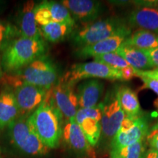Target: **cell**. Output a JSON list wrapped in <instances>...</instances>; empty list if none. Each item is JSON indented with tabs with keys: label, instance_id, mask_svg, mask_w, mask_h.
I'll return each mask as SVG.
<instances>
[{
	"label": "cell",
	"instance_id": "4",
	"mask_svg": "<svg viewBox=\"0 0 158 158\" xmlns=\"http://www.w3.org/2000/svg\"><path fill=\"white\" fill-rule=\"evenodd\" d=\"M4 78L14 89L21 84H30L51 89L58 80V71L54 62L42 56L17 72L7 73Z\"/></svg>",
	"mask_w": 158,
	"mask_h": 158
},
{
	"label": "cell",
	"instance_id": "5",
	"mask_svg": "<svg viewBox=\"0 0 158 158\" xmlns=\"http://www.w3.org/2000/svg\"><path fill=\"white\" fill-rule=\"evenodd\" d=\"M29 116H19L8 126L7 134L10 143L18 151L25 155L30 157L46 155L50 149L40 139Z\"/></svg>",
	"mask_w": 158,
	"mask_h": 158
},
{
	"label": "cell",
	"instance_id": "16",
	"mask_svg": "<svg viewBox=\"0 0 158 158\" xmlns=\"http://www.w3.org/2000/svg\"><path fill=\"white\" fill-rule=\"evenodd\" d=\"M130 27L144 29L158 35V10L142 7L133 10L127 21Z\"/></svg>",
	"mask_w": 158,
	"mask_h": 158
},
{
	"label": "cell",
	"instance_id": "11",
	"mask_svg": "<svg viewBox=\"0 0 158 158\" xmlns=\"http://www.w3.org/2000/svg\"><path fill=\"white\" fill-rule=\"evenodd\" d=\"M48 90L30 84H21L14 89L15 100L19 110V116L32 114L46 98Z\"/></svg>",
	"mask_w": 158,
	"mask_h": 158
},
{
	"label": "cell",
	"instance_id": "21",
	"mask_svg": "<svg viewBox=\"0 0 158 158\" xmlns=\"http://www.w3.org/2000/svg\"><path fill=\"white\" fill-rule=\"evenodd\" d=\"M118 101L127 116H140L141 106L137 94L131 89L122 86L116 89Z\"/></svg>",
	"mask_w": 158,
	"mask_h": 158
},
{
	"label": "cell",
	"instance_id": "12",
	"mask_svg": "<svg viewBox=\"0 0 158 158\" xmlns=\"http://www.w3.org/2000/svg\"><path fill=\"white\" fill-rule=\"evenodd\" d=\"M35 18L40 27L51 23L75 24V20L65 6L54 1H44L35 6Z\"/></svg>",
	"mask_w": 158,
	"mask_h": 158
},
{
	"label": "cell",
	"instance_id": "33",
	"mask_svg": "<svg viewBox=\"0 0 158 158\" xmlns=\"http://www.w3.org/2000/svg\"><path fill=\"white\" fill-rule=\"evenodd\" d=\"M2 77H3V70H2V64H1V59H0V79H2Z\"/></svg>",
	"mask_w": 158,
	"mask_h": 158
},
{
	"label": "cell",
	"instance_id": "29",
	"mask_svg": "<svg viewBox=\"0 0 158 158\" xmlns=\"http://www.w3.org/2000/svg\"><path fill=\"white\" fill-rule=\"evenodd\" d=\"M136 76L146 77V78H153L158 81V68H155L154 70H135Z\"/></svg>",
	"mask_w": 158,
	"mask_h": 158
},
{
	"label": "cell",
	"instance_id": "6",
	"mask_svg": "<svg viewBox=\"0 0 158 158\" xmlns=\"http://www.w3.org/2000/svg\"><path fill=\"white\" fill-rule=\"evenodd\" d=\"M96 78L112 81L122 80V76L119 70L113 69L100 62L92 61L73 64L62 78L64 81L73 85L84 79Z\"/></svg>",
	"mask_w": 158,
	"mask_h": 158
},
{
	"label": "cell",
	"instance_id": "15",
	"mask_svg": "<svg viewBox=\"0 0 158 158\" xmlns=\"http://www.w3.org/2000/svg\"><path fill=\"white\" fill-rule=\"evenodd\" d=\"M128 37L129 36L127 35H117L103 40L93 45L78 48L75 52V56L78 59H84L95 58L101 55L115 52Z\"/></svg>",
	"mask_w": 158,
	"mask_h": 158
},
{
	"label": "cell",
	"instance_id": "10",
	"mask_svg": "<svg viewBox=\"0 0 158 158\" xmlns=\"http://www.w3.org/2000/svg\"><path fill=\"white\" fill-rule=\"evenodd\" d=\"M101 117L100 102L94 108H79L76 113L75 120L92 147L98 144L101 135Z\"/></svg>",
	"mask_w": 158,
	"mask_h": 158
},
{
	"label": "cell",
	"instance_id": "27",
	"mask_svg": "<svg viewBox=\"0 0 158 158\" xmlns=\"http://www.w3.org/2000/svg\"><path fill=\"white\" fill-rule=\"evenodd\" d=\"M141 79L143 83V86L145 88H148L152 90L155 94L158 95V81L153 78H146V77H141Z\"/></svg>",
	"mask_w": 158,
	"mask_h": 158
},
{
	"label": "cell",
	"instance_id": "35",
	"mask_svg": "<svg viewBox=\"0 0 158 158\" xmlns=\"http://www.w3.org/2000/svg\"><path fill=\"white\" fill-rule=\"evenodd\" d=\"M0 158H1V157H0Z\"/></svg>",
	"mask_w": 158,
	"mask_h": 158
},
{
	"label": "cell",
	"instance_id": "31",
	"mask_svg": "<svg viewBox=\"0 0 158 158\" xmlns=\"http://www.w3.org/2000/svg\"><path fill=\"white\" fill-rule=\"evenodd\" d=\"M121 73L122 80V81H130L131 80L133 77L136 76L135 69L132 68L131 66L127 67V68L119 70Z\"/></svg>",
	"mask_w": 158,
	"mask_h": 158
},
{
	"label": "cell",
	"instance_id": "25",
	"mask_svg": "<svg viewBox=\"0 0 158 158\" xmlns=\"http://www.w3.org/2000/svg\"><path fill=\"white\" fill-rule=\"evenodd\" d=\"M143 152V140H141L119 149L111 150L110 158H141Z\"/></svg>",
	"mask_w": 158,
	"mask_h": 158
},
{
	"label": "cell",
	"instance_id": "3",
	"mask_svg": "<svg viewBox=\"0 0 158 158\" xmlns=\"http://www.w3.org/2000/svg\"><path fill=\"white\" fill-rule=\"evenodd\" d=\"M131 35V28L124 19L110 17L88 23L73 32L71 40L77 48L88 46L117 35Z\"/></svg>",
	"mask_w": 158,
	"mask_h": 158
},
{
	"label": "cell",
	"instance_id": "8",
	"mask_svg": "<svg viewBox=\"0 0 158 158\" xmlns=\"http://www.w3.org/2000/svg\"><path fill=\"white\" fill-rule=\"evenodd\" d=\"M100 104L102 108L100 121L102 133L105 137L113 138L126 116L118 101L116 90L108 92Z\"/></svg>",
	"mask_w": 158,
	"mask_h": 158
},
{
	"label": "cell",
	"instance_id": "22",
	"mask_svg": "<svg viewBox=\"0 0 158 158\" xmlns=\"http://www.w3.org/2000/svg\"><path fill=\"white\" fill-rule=\"evenodd\" d=\"M123 43L143 51L151 50L158 48V35L139 29L130 35Z\"/></svg>",
	"mask_w": 158,
	"mask_h": 158
},
{
	"label": "cell",
	"instance_id": "1",
	"mask_svg": "<svg viewBox=\"0 0 158 158\" xmlns=\"http://www.w3.org/2000/svg\"><path fill=\"white\" fill-rule=\"evenodd\" d=\"M29 117L43 143L50 149L58 147L62 135V115L53 100L52 89L48 90L43 102Z\"/></svg>",
	"mask_w": 158,
	"mask_h": 158
},
{
	"label": "cell",
	"instance_id": "17",
	"mask_svg": "<svg viewBox=\"0 0 158 158\" xmlns=\"http://www.w3.org/2000/svg\"><path fill=\"white\" fill-rule=\"evenodd\" d=\"M103 88V84L98 79L86 80L79 84L76 92L79 108H90L98 106Z\"/></svg>",
	"mask_w": 158,
	"mask_h": 158
},
{
	"label": "cell",
	"instance_id": "13",
	"mask_svg": "<svg viewBox=\"0 0 158 158\" xmlns=\"http://www.w3.org/2000/svg\"><path fill=\"white\" fill-rule=\"evenodd\" d=\"M71 15L83 23L94 22L102 12V4L93 0H63L60 2Z\"/></svg>",
	"mask_w": 158,
	"mask_h": 158
},
{
	"label": "cell",
	"instance_id": "19",
	"mask_svg": "<svg viewBox=\"0 0 158 158\" xmlns=\"http://www.w3.org/2000/svg\"><path fill=\"white\" fill-rule=\"evenodd\" d=\"M19 116V110L13 91H2L0 93V132L8 127Z\"/></svg>",
	"mask_w": 158,
	"mask_h": 158
},
{
	"label": "cell",
	"instance_id": "24",
	"mask_svg": "<svg viewBox=\"0 0 158 158\" xmlns=\"http://www.w3.org/2000/svg\"><path fill=\"white\" fill-rule=\"evenodd\" d=\"M21 37L18 27L0 20V52H3L14 40Z\"/></svg>",
	"mask_w": 158,
	"mask_h": 158
},
{
	"label": "cell",
	"instance_id": "2",
	"mask_svg": "<svg viewBox=\"0 0 158 158\" xmlns=\"http://www.w3.org/2000/svg\"><path fill=\"white\" fill-rule=\"evenodd\" d=\"M46 51V44L43 38L18 37L2 52L1 58L2 70L7 73L17 72L42 57Z\"/></svg>",
	"mask_w": 158,
	"mask_h": 158
},
{
	"label": "cell",
	"instance_id": "9",
	"mask_svg": "<svg viewBox=\"0 0 158 158\" xmlns=\"http://www.w3.org/2000/svg\"><path fill=\"white\" fill-rule=\"evenodd\" d=\"M52 98L62 116L68 121L75 120L79 106L74 85L64 81L62 78L52 88Z\"/></svg>",
	"mask_w": 158,
	"mask_h": 158
},
{
	"label": "cell",
	"instance_id": "34",
	"mask_svg": "<svg viewBox=\"0 0 158 158\" xmlns=\"http://www.w3.org/2000/svg\"><path fill=\"white\" fill-rule=\"evenodd\" d=\"M154 128H158V123L156 124V125L155 126V127H154Z\"/></svg>",
	"mask_w": 158,
	"mask_h": 158
},
{
	"label": "cell",
	"instance_id": "26",
	"mask_svg": "<svg viewBox=\"0 0 158 158\" xmlns=\"http://www.w3.org/2000/svg\"><path fill=\"white\" fill-rule=\"evenodd\" d=\"M94 61L104 64L110 68L116 69V70H122V69L129 67L130 65L121 56H119L116 52L109 53L97 56L94 58Z\"/></svg>",
	"mask_w": 158,
	"mask_h": 158
},
{
	"label": "cell",
	"instance_id": "23",
	"mask_svg": "<svg viewBox=\"0 0 158 158\" xmlns=\"http://www.w3.org/2000/svg\"><path fill=\"white\" fill-rule=\"evenodd\" d=\"M73 27L66 23H51L40 27L41 35L48 42H60L72 32Z\"/></svg>",
	"mask_w": 158,
	"mask_h": 158
},
{
	"label": "cell",
	"instance_id": "32",
	"mask_svg": "<svg viewBox=\"0 0 158 158\" xmlns=\"http://www.w3.org/2000/svg\"><path fill=\"white\" fill-rule=\"evenodd\" d=\"M141 158H158V152L150 148L147 151L143 152Z\"/></svg>",
	"mask_w": 158,
	"mask_h": 158
},
{
	"label": "cell",
	"instance_id": "18",
	"mask_svg": "<svg viewBox=\"0 0 158 158\" xmlns=\"http://www.w3.org/2000/svg\"><path fill=\"white\" fill-rule=\"evenodd\" d=\"M35 2L28 1L23 4L19 19V29L21 37L31 39H42L40 27L35 18Z\"/></svg>",
	"mask_w": 158,
	"mask_h": 158
},
{
	"label": "cell",
	"instance_id": "7",
	"mask_svg": "<svg viewBox=\"0 0 158 158\" xmlns=\"http://www.w3.org/2000/svg\"><path fill=\"white\" fill-rule=\"evenodd\" d=\"M148 124L141 116H125L111 141V150L119 149L141 141L147 135Z\"/></svg>",
	"mask_w": 158,
	"mask_h": 158
},
{
	"label": "cell",
	"instance_id": "14",
	"mask_svg": "<svg viewBox=\"0 0 158 158\" xmlns=\"http://www.w3.org/2000/svg\"><path fill=\"white\" fill-rule=\"evenodd\" d=\"M62 136L65 143L73 151L92 157L94 155L92 147L76 120H70L67 122L62 130Z\"/></svg>",
	"mask_w": 158,
	"mask_h": 158
},
{
	"label": "cell",
	"instance_id": "20",
	"mask_svg": "<svg viewBox=\"0 0 158 158\" xmlns=\"http://www.w3.org/2000/svg\"><path fill=\"white\" fill-rule=\"evenodd\" d=\"M115 52L135 70H150L153 68L149 58L143 51L135 47L123 43Z\"/></svg>",
	"mask_w": 158,
	"mask_h": 158
},
{
	"label": "cell",
	"instance_id": "28",
	"mask_svg": "<svg viewBox=\"0 0 158 158\" xmlns=\"http://www.w3.org/2000/svg\"><path fill=\"white\" fill-rule=\"evenodd\" d=\"M143 51L144 54L147 55L148 58H149L150 62L152 64L153 68H158V48Z\"/></svg>",
	"mask_w": 158,
	"mask_h": 158
},
{
	"label": "cell",
	"instance_id": "30",
	"mask_svg": "<svg viewBox=\"0 0 158 158\" xmlns=\"http://www.w3.org/2000/svg\"><path fill=\"white\" fill-rule=\"evenodd\" d=\"M147 138L152 149L158 152V128H154Z\"/></svg>",
	"mask_w": 158,
	"mask_h": 158
}]
</instances>
